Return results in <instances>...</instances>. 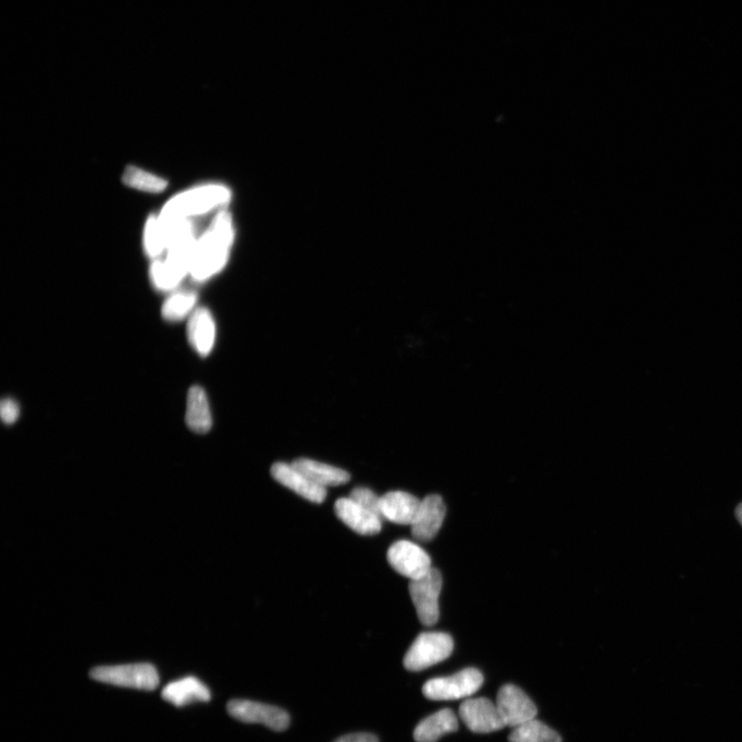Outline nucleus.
<instances>
[{
  "label": "nucleus",
  "instance_id": "14",
  "mask_svg": "<svg viewBox=\"0 0 742 742\" xmlns=\"http://www.w3.org/2000/svg\"><path fill=\"white\" fill-rule=\"evenodd\" d=\"M445 517V506L440 495H429L423 499V507L418 521L412 526L415 539L429 541L436 537L442 528Z\"/></svg>",
  "mask_w": 742,
  "mask_h": 742
},
{
  "label": "nucleus",
  "instance_id": "23",
  "mask_svg": "<svg viewBox=\"0 0 742 742\" xmlns=\"http://www.w3.org/2000/svg\"><path fill=\"white\" fill-rule=\"evenodd\" d=\"M145 253L151 259H159L166 252V243L161 232L157 214L146 221L143 235Z\"/></svg>",
  "mask_w": 742,
  "mask_h": 742
},
{
  "label": "nucleus",
  "instance_id": "8",
  "mask_svg": "<svg viewBox=\"0 0 742 742\" xmlns=\"http://www.w3.org/2000/svg\"><path fill=\"white\" fill-rule=\"evenodd\" d=\"M388 562L399 575L418 580L432 570V559L426 551L410 540H399L393 544L387 554Z\"/></svg>",
  "mask_w": 742,
  "mask_h": 742
},
{
  "label": "nucleus",
  "instance_id": "20",
  "mask_svg": "<svg viewBox=\"0 0 742 742\" xmlns=\"http://www.w3.org/2000/svg\"><path fill=\"white\" fill-rule=\"evenodd\" d=\"M122 182L133 190L150 193V195H159L168 187V181L165 177L135 166L126 167Z\"/></svg>",
  "mask_w": 742,
  "mask_h": 742
},
{
  "label": "nucleus",
  "instance_id": "9",
  "mask_svg": "<svg viewBox=\"0 0 742 742\" xmlns=\"http://www.w3.org/2000/svg\"><path fill=\"white\" fill-rule=\"evenodd\" d=\"M496 707L506 726L511 728L531 721L537 716L536 704L521 689L514 685L503 686L499 690Z\"/></svg>",
  "mask_w": 742,
  "mask_h": 742
},
{
  "label": "nucleus",
  "instance_id": "1",
  "mask_svg": "<svg viewBox=\"0 0 742 742\" xmlns=\"http://www.w3.org/2000/svg\"><path fill=\"white\" fill-rule=\"evenodd\" d=\"M235 240V226L229 207L214 214L209 226L197 236L189 276L204 281L226 266Z\"/></svg>",
  "mask_w": 742,
  "mask_h": 742
},
{
  "label": "nucleus",
  "instance_id": "5",
  "mask_svg": "<svg viewBox=\"0 0 742 742\" xmlns=\"http://www.w3.org/2000/svg\"><path fill=\"white\" fill-rule=\"evenodd\" d=\"M484 677L476 668H466L451 677L430 680L423 687L426 699L449 701L466 699L480 689Z\"/></svg>",
  "mask_w": 742,
  "mask_h": 742
},
{
  "label": "nucleus",
  "instance_id": "4",
  "mask_svg": "<svg viewBox=\"0 0 742 742\" xmlns=\"http://www.w3.org/2000/svg\"><path fill=\"white\" fill-rule=\"evenodd\" d=\"M454 650L452 637L443 633H421L404 660L407 671H421L447 660Z\"/></svg>",
  "mask_w": 742,
  "mask_h": 742
},
{
  "label": "nucleus",
  "instance_id": "25",
  "mask_svg": "<svg viewBox=\"0 0 742 742\" xmlns=\"http://www.w3.org/2000/svg\"><path fill=\"white\" fill-rule=\"evenodd\" d=\"M0 414H2V419L5 424H14L19 418V405L16 402H14L13 399H5L3 400L2 405H0Z\"/></svg>",
  "mask_w": 742,
  "mask_h": 742
},
{
  "label": "nucleus",
  "instance_id": "19",
  "mask_svg": "<svg viewBox=\"0 0 742 742\" xmlns=\"http://www.w3.org/2000/svg\"><path fill=\"white\" fill-rule=\"evenodd\" d=\"M186 423L192 432L200 434L209 433L212 428L213 419L209 399L205 390L198 385L189 390Z\"/></svg>",
  "mask_w": 742,
  "mask_h": 742
},
{
  "label": "nucleus",
  "instance_id": "26",
  "mask_svg": "<svg viewBox=\"0 0 742 742\" xmlns=\"http://www.w3.org/2000/svg\"><path fill=\"white\" fill-rule=\"evenodd\" d=\"M334 742H378L376 737L369 733H355L338 738Z\"/></svg>",
  "mask_w": 742,
  "mask_h": 742
},
{
  "label": "nucleus",
  "instance_id": "27",
  "mask_svg": "<svg viewBox=\"0 0 742 742\" xmlns=\"http://www.w3.org/2000/svg\"><path fill=\"white\" fill-rule=\"evenodd\" d=\"M736 515H737V518L739 523L742 526V502L737 507V511H736Z\"/></svg>",
  "mask_w": 742,
  "mask_h": 742
},
{
  "label": "nucleus",
  "instance_id": "22",
  "mask_svg": "<svg viewBox=\"0 0 742 742\" xmlns=\"http://www.w3.org/2000/svg\"><path fill=\"white\" fill-rule=\"evenodd\" d=\"M197 302V295L193 292H177L170 296L163 304L161 314L166 320L176 322L187 317Z\"/></svg>",
  "mask_w": 742,
  "mask_h": 742
},
{
  "label": "nucleus",
  "instance_id": "7",
  "mask_svg": "<svg viewBox=\"0 0 742 742\" xmlns=\"http://www.w3.org/2000/svg\"><path fill=\"white\" fill-rule=\"evenodd\" d=\"M227 711L243 723L262 724L273 731H284L290 724L287 712L272 705L237 699L228 702Z\"/></svg>",
  "mask_w": 742,
  "mask_h": 742
},
{
  "label": "nucleus",
  "instance_id": "21",
  "mask_svg": "<svg viewBox=\"0 0 742 742\" xmlns=\"http://www.w3.org/2000/svg\"><path fill=\"white\" fill-rule=\"evenodd\" d=\"M509 740V742H562L558 733L548 728L537 718L516 727Z\"/></svg>",
  "mask_w": 742,
  "mask_h": 742
},
{
  "label": "nucleus",
  "instance_id": "6",
  "mask_svg": "<svg viewBox=\"0 0 742 742\" xmlns=\"http://www.w3.org/2000/svg\"><path fill=\"white\" fill-rule=\"evenodd\" d=\"M442 588V576L436 568H432L418 580L411 581V598L423 625L430 627L439 622Z\"/></svg>",
  "mask_w": 742,
  "mask_h": 742
},
{
  "label": "nucleus",
  "instance_id": "11",
  "mask_svg": "<svg viewBox=\"0 0 742 742\" xmlns=\"http://www.w3.org/2000/svg\"><path fill=\"white\" fill-rule=\"evenodd\" d=\"M271 476L281 485L292 490L295 493L314 503H322L328 496L326 488L315 484L306 474L295 469L291 464L278 462L271 467Z\"/></svg>",
  "mask_w": 742,
  "mask_h": 742
},
{
  "label": "nucleus",
  "instance_id": "15",
  "mask_svg": "<svg viewBox=\"0 0 742 742\" xmlns=\"http://www.w3.org/2000/svg\"><path fill=\"white\" fill-rule=\"evenodd\" d=\"M162 699L172 703L176 708L185 707L193 702H207L211 700V692L203 681L195 677H187L169 682L162 690Z\"/></svg>",
  "mask_w": 742,
  "mask_h": 742
},
{
  "label": "nucleus",
  "instance_id": "2",
  "mask_svg": "<svg viewBox=\"0 0 742 742\" xmlns=\"http://www.w3.org/2000/svg\"><path fill=\"white\" fill-rule=\"evenodd\" d=\"M233 200V191L224 184L206 183L176 193L157 214L163 226L176 222L192 221L227 209Z\"/></svg>",
  "mask_w": 742,
  "mask_h": 742
},
{
  "label": "nucleus",
  "instance_id": "17",
  "mask_svg": "<svg viewBox=\"0 0 742 742\" xmlns=\"http://www.w3.org/2000/svg\"><path fill=\"white\" fill-rule=\"evenodd\" d=\"M292 465L315 484L323 488L345 485L351 479L346 471L311 459H297Z\"/></svg>",
  "mask_w": 742,
  "mask_h": 742
},
{
  "label": "nucleus",
  "instance_id": "18",
  "mask_svg": "<svg viewBox=\"0 0 742 742\" xmlns=\"http://www.w3.org/2000/svg\"><path fill=\"white\" fill-rule=\"evenodd\" d=\"M459 723L455 712L445 709L423 719L414 729V737L417 742H436L447 733L456 732Z\"/></svg>",
  "mask_w": 742,
  "mask_h": 742
},
{
  "label": "nucleus",
  "instance_id": "16",
  "mask_svg": "<svg viewBox=\"0 0 742 742\" xmlns=\"http://www.w3.org/2000/svg\"><path fill=\"white\" fill-rule=\"evenodd\" d=\"M187 333L192 347L200 356L209 355L216 340V324L211 311L205 308L196 309L190 318Z\"/></svg>",
  "mask_w": 742,
  "mask_h": 742
},
{
  "label": "nucleus",
  "instance_id": "24",
  "mask_svg": "<svg viewBox=\"0 0 742 742\" xmlns=\"http://www.w3.org/2000/svg\"><path fill=\"white\" fill-rule=\"evenodd\" d=\"M350 499L357 502L362 508L382 518V497L371 491L370 489L363 487L355 488L350 494Z\"/></svg>",
  "mask_w": 742,
  "mask_h": 742
},
{
  "label": "nucleus",
  "instance_id": "12",
  "mask_svg": "<svg viewBox=\"0 0 742 742\" xmlns=\"http://www.w3.org/2000/svg\"><path fill=\"white\" fill-rule=\"evenodd\" d=\"M422 507L423 500L410 493L393 491L382 496V518L392 523L413 526L418 521Z\"/></svg>",
  "mask_w": 742,
  "mask_h": 742
},
{
  "label": "nucleus",
  "instance_id": "13",
  "mask_svg": "<svg viewBox=\"0 0 742 742\" xmlns=\"http://www.w3.org/2000/svg\"><path fill=\"white\" fill-rule=\"evenodd\" d=\"M334 511L341 522L361 536H375L382 530L383 518L359 506L350 497L334 504Z\"/></svg>",
  "mask_w": 742,
  "mask_h": 742
},
{
  "label": "nucleus",
  "instance_id": "10",
  "mask_svg": "<svg viewBox=\"0 0 742 742\" xmlns=\"http://www.w3.org/2000/svg\"><path fill=\"white\" fill-rule=\"evenodd\" d=\"M459 716L474 733H491L507 727L496 704L487 699L464 701L460 705Z\"/></svg>",
  "mask_w": 742,
  "mask_h": 742
},
{
  "label": "nucleus",
  "instance_id": "3",
  "mask_svg": "<svg viewBox=\"0 0 742 742\" xmlns=\"http://www.w3.org/2000/svg\"><path fill=\"white\" fill-rule=\"evenodd\" d=\"M90 678L108 685L144 691H154L159 685L158 672L148 663L96 667L91 671Z\"/></svg>",
  "mask_w": 742,
  "mask_h": 742
}]
</instances>
